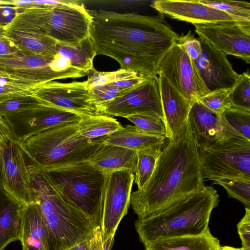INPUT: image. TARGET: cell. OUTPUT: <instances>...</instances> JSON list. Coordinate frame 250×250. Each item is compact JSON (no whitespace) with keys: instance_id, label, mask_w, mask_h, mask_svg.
<instances>
[{"instance_id":"6da1fadb","label":"cell","mask_w":250,"mask_h":250,"mask_svg":"<svg viewBox=\"0 0 250 250\" xmlns=\"http://www.w3.org/2000/svg\"><path fill=\"white\" fill-rule=\"evenodd\" d=\"M89 31L96 55L116 60L120 68L157 76V65L179 36L163 15L143 16L99 9L90 10Z\"/></svg>"},{"instance_id":"7a4b0ae2","label":"cell","mask_w":250,"mask_h":250,"mask_svg":"<svg viewBox=\"0 0 250 250\" xmlns=\"http://www.w3.org/2000/svg\"><path fill=\"white\" fill-rule=\"evenodd\" d=\"M204 176L200 148L188 120L168 139L144 187L131 192L138 218L158 213L202 190Z\"/></svg>"},{"instance_id":"3957f363","label":"cell","mask_w":250,"mask_h":250,"mask_svg":"<svg viewBox=\"0 0 250 250\" xmlns=\"http://www.w3.org/2000/svg\"><path fill=\"white\" fill-rule=\"evenodd\" d=\"M24 152L36 203L49 231V250H68L91 237L99 225L65 199L25 150Z\"/></svg>"},{"instance_id":"277c9868","label":"cell","mask_w":250,"mask_h":250,"mask_svg":"<svg viewBox=\"0 0 250 250\" xmlns=\"http://www.w3.org/2000/svg\"><path fill=\"white\" fill-rule=\"evenodd\" d=\"M219 203L217 190L205 186L158 213L138 218L135 228L144 246L159 239L200 235L209 229L211 212Z\"/></svg>"},{"instance_id":"5b68a950","label":"cell","mask_w":250,"mask_h":250,"mask_svg":"<svg viewBox=\"0 0 250 250\" xmlns=\"http://www.w3.org/2000/svg\"><path fill=\"white\" fill-rule=\"evenodd\" d=\"M78 122L47 129L26 139L22 146L42 170L89 161L106 136L87 139L80 133Z\"/></svg>"},{"instance_id":"8992f818","label":"cell","mask_w":250,"mask_h":250,"mask_svg":"<svg viewBox=\"0 0 250 250\" xmlns=\"http://www.w3.org/2000/svg\"><path fill=\"white\" fill-rule=\"evenodd\" d=\"M42 171L65 199L100 226L106 174L89 161Z\"/></svg>"},{"instance_id":"52a82bcc","label":"cell","mask_w":250,"mask_h":250,"mask_svg":"<svg viewBox=\"0 0 250 250\" xmlns=\"http://www.w3.org/2000/svg\"><path fill=\"white\" fill-rule=\"evenodd\" d=\"M91 23L88 10L76 1L33 7V28L59 42L75 43L85 39L89 36Z\"/></svg>"},{"instance_id":"ba28073f","label":"cell","mask_w":250,"mask_h":250,"mask_svg":"<svg viewBox=\"0 0 250 250\" xmlns=\"http://www.w3.org/2000/svg\"><path fill=\"white\" fill-rule=\"evenodd\" d=\"M204 178L250 180V141L232 138L200 148Z\"/></svg>"},{"instance_id":"9c48e42d","label":"cell","mask_w":250,"mask_h":250,"mask_svg":"<svg viewBox=\"0 0 250 250\" xmlns=\"http://www.w3.org/2000/svg\"><path fill=\"white\" fill-rule=\"evenodd\" d=\"M156 74L164 76L192 105L210 92L193 61L176 43L159 62Z\"/></svg>"},{"instance_id":"30bf717a","label":"cell","mask_w":250,"mask_h":250,"mask_svg":"<svg viewBox=\"0 0 250 250\" xmlns=\"http://www.w3.org/2000/svg\"><path fill=\"white\" fill-rule=\"evenodd\" d=\"M135 175L128 170L106 174L103 206L100 227L103 242L115 235L130 206Z\"/></svg>"},{"instance_id":"8fae6325","label":"cell","mask_w":250,"mask_h":250,"mask_svg":"<svg viewBox=\"0 0 250 250\" xmlns=\"http://www.w3.org/2000/svg\"><path fill=\"white\" fill-rule=\"evenodd\" d=\"M0 149L3 189L23 206L36 203L21 142L12 138Z\"/></svg>"},{"instance_id":"7c38bea8","label":"cell","mask_w":250,"mask_h":250,"mask_svg":"<svg viewBox=\"0 0 250 250\" xmlns=\"http://www.w3.org/2000/svg\"><path fill=\"white\" fill-rule=\"evenodd\" d=\"M33 97L41 104L79 114L82 117L103 114L92 103L85 82H50L39 87Z\"/></svg>"},{"instance_id":"4fadbf2b","label":"cell","mask_w":250,"mask_h":250,"mask_svg":"<svg viewBox=\"0 0 250 250\" xmlns=\"http://www.w3.org/2000/svg\"><path fill=\"white\" fill-rule=\"evenodd\" d=\"M199 38L225 55L250 63V22L223 21L194 24Z\"/></svg>"},{"instance_id":"5bb4252c","label":"cell","mask_w":250,"mask_h":250,"mask_svg":"<svg viewBox=\"0 0 250 250\" xmlns=\"http://www.w3.org/2000/svg\"><path fill=\"white\" fill-rule=\"evenodd\" d=\"M100 110L103 114L111 117L126 118L154 114L164 120L158 76L148 77L122 96L101 106Z\"/></svg>"},{"instance_id":"9a60e30c","label":"cell","mask_w":250,"mask_h":250,"mask_svg":"<svg viewBox=\"0 0 250 250\" xmlns=\"http://www.w3.org/2000/svg\"><path fill=\"white\" fill-rule=\"evenodd\" d=\"M82 117L74 112L41 104L3 118L10 127L13 138L22 142L49 128L77 123Z\"/></svg>"},{"instance_id":"2e32d148","label":"cell","mask_w":250,"mask_h":250,"mask_svg":"<svg viewBox=\"0 0 250 250\" xmlns=\"http://www.w3.org/2000/svg\"><path fill=\"white\" fill-rule=\"evenodd\" d=\"M202 52L193 62L207 88L210 92L232 89L239 75L232 68L226 55L201 38Z\"/></svg>"},{"instance_id":"e0dca14e","label":"cell","mask_w":250,"mask_h":250,"mask_svg":"<svg viewBox=\"0 0 250 250\" xmlns=\"http://www.w3.org/2000/svg\"><path fill=\"white\" fill-rule=\"evenodd\" d=\"M188 120L199 148L229 139H246L227 123L223 115L212 112L199 101L192 106Z\"/></svg>"},{"instance_id":"ac0fdd59","label":"cell","mask_w":250,"mask_h":250,"mask_svg":"<svg viewBox=\"0 0 250 250\" xmlns=\"http://www.w3.org/2000/svg\"><path fill=\"white\" fill-rule=\"evenodd\" d=\"M150 6L161 15L193 24L237 21L225 12L205 5L198 0H156Z\"/></svg>"},{"instance_id":"d6986e66","label":"cell","mask_w":250,"mask_h":250,"mask_svg":"<svg viewBox=\"0 0 250 250\" xmlns=\"http://www.w3.org/2000/svg\"><path fill=\"white\" fill-rule=\"evenodd\" d=\"M157 76L166 127V138L169 139L177 133L188 120L193 105L164 76Z\"/></svg>"},{"instance_id":"ffe728a7","label":"cell","mask_w":250,"mask_h":250,"mask_svg":"<svg viewBox=\"0 0 250 250\" xmlns=\"http://www.w3.org/2000/svg\"><path fill=\"white\" fill-rule=\"evenodd\" d=\"M19 240L22 247L31 246L41 250H49V231L37 203L23 207Z\"/></svg>"},{"instance_id":"44dd1931","label":"cell","mask_w":250,"mask_h":250,"mask_svg":"<svg viewBox=\"0 0 250 250\" xmlns=\"http://www.w3.org/2000/svg\"><path fill=\"white\" fill-rule=\"evenodd\" d=\"M137 151L119 146L103 144L89 162L105 174L121 170H128L135 174Z\"/></svg>"},{"instance_id":"7402d4cb","label":"cell","mask_w":250,"mask_h":250,"mask_svg":"<svg viewBox=\"0 0 250 250\" xmlns=\"http://www.w3.org/2000/svg\"><path fill=\"white\" fill-rule=\"evenodd\" d=\"M23 207L0 187V250L19 240Z\"/></svg>"},{"instance_id":"603a6c76","label":"cell","mask_w":250,"mask_h":250,"mask_svg":"<svg viewBox=\"0 0 250 250\" xmlns=\"http://www.w3.org/2000/svg\"><path fill=\"white\" fill-rule=\"evenodd\" d=\"M166 139L165 136L147 133L128 125L106 136L103 143L138 151L163 146Z\"/></svg>"},{"instance_id":"cb8c5ba5","label":"cell","mask_w":250,"mask_h":250,"mask_svg":"<svg viewBox=\"0 0 250 250\" xmlns=\"http://www.w3.org/2000/svg\"><path fill=\"white\" fill-rule=\"evenodd\" d=\"M144 246L145 250H219L221 245L208 229L200 235L159 239Z\"/></svg>"},{"instance_id":"d4e9b609","label":"cell","mask_w":250,"mask_h":250,"mask_svg":"<svg viewBox=\"0 0 250 250\" xmlns=\"http://www.w3.org/2000/svg\"><path fill=\"white\" fill-rule=\"evenodd\" d=\"M57 51L68 60L72 66L86 73L93 67V60L97 55L89 36L75 43L57 42Z\"/></svg>"},{"instance_id":"484cf974","label":"cell","mask_w":250,"mask_h":250,"mask_svg":"<svg viewBox=\"0 0 250 250\" xmlns=\"http://www.w3.org/2000/svg\"><path fill=\"white\" fill-rule=\"evenodd\" d=\"M78 126L81 135L90 140L108 135L123 127L116 119L106 115L83 117Z\"/></svg>"},{"instance_id":"4316f807","label":"cell","mask_w":250,"mask_h":250,"mask_svg":"<svg viewBox=\"0 0 250 250\" xmlns=\"http://www.w3.org/2000/svg\"><path fill=\"white\" fill-rule=\"evenodd\" d=\"M163 146L137 151L135 183L141 189L151 176Z\"/></svg>"},{"instance_id":"83f0119b","label":"cell","mask_w":250,"mask_h":250,"mask_svg":"<svg viewBox=\"0 0 250 250\" xmlns=\"http://www.w3.org/2000/svg\"><path fill=\"white\" fill-rule=\"evenodd\" d=\"M86 74L87 79L84 82L88 89L99 87L118 81L146 76L137 72L122 69L111 72H101L94 67L88 70Z\"/></svg>"},{"instance_id":"f1b7e54d","label":"cell","mask_w":250,"mask_h":250,"mask_svg":"<svg viewBox=\"0 0 250 250\" xmlns=\"http://www.w3.org/2000/svg\"><path fill=\"white\" fill-rule=\"evenodd\" d=\"M208 7L225 12L235 21L250 22V3L246 1L198 0Z\"/></svg>"},{"instance_id":"f546056e","label":"cell","mask_w":250,"mask_h":250,"mask_svg":"<svg viewBox=\"0 0 250 250\" xmlns=\"http://www.w3.org/2000/svg\"><path fill=\"white\" fill-rule=\"evenodd\" d=\"M212 185H219L226 190L228 196L241 202L250 208V180L240 178L222 179L213 181Z\"/></svg>"},{"instance_id":"4dcf8cb0","label":"cell","mask_w":250,"mask_h":250,"mask_svg":"<svg viewBox=\"0 0 250 250\" xmlns=\"http://www.w3.org/2000/svg\"><path fill=\"white\" fill-rule=\"evenodd\" d=\"M232 107L250 110V76L249 71L239 75L229 94Z\"/></svg>"},{"instance_id":"1f68e13d","label":"cell","mask_w":250,"mask_h":250,"mask_svg":"<svg viewBox=\"0 0 250 250\" xmlns=\"http://www.w3.org/2000/svg\"><path fill=\"white\" fill-rule=\"evenodd\" d=\"M222 115L234 130L250 141V110L231 106Z\"/></svg>"},{"instance_id":"d6a6232c","label":"cell","mask_w":250,"mask_h":250,"mask_svg":"<svg viewBox=\"0 0 250 250\" xmlns=\"http://www.w3.org/2000/svg\"><path fill=\"white\" fill-rule=\"evenodd\" d=\"M125 118L133 123L141 130L151 134L165 136L166 137V127L164 120L154 114L131 115Z\"/></svg>"},{"instance_id":"836d02e7","label":"cell","mask_w":250,"mask_h":250,"mask_svg":"<svg viewBox=\"0 0 250 250\" xmlns=\"http://www.w3.org/2000/svg\"><path fill=\"white\" fill-rule=\"evenodd\" d=\"M231 89H220L211 91L199 100L202 104L212 112L222 115L232 106L229 94Z\"/></svg>"},{"instance_id":"e575fe53","label":"cell","mask_w":250,"mask_h":250,"mask_svg":"<svg viewBox=\"0 0 250 250\" xmlns=\"http://www.w3.org/2000/svg\"><path fill=\"white\" fill-rule=\"evenodd\" d=\"M89 90L92 103L100 111L101 106L122 96L128 91L112 83L93 88Z\"/></svg>"},{"instance_id":"d590c367","label":"cell","mask_w":250,"mask_h":250,"mask_svg":"<svg viewBox=\"0 0 250 250\" xmlns=\"http://www.w3.org/2000/svg\"><path fill=\"white\" fill-rule=\"evenodd\" d=\"M40 105V102L33 96L13 99L0 104V115L4 117Z\"/></svg>"},{"instance_id":"8d00e7d4","label":"cell","mask_w":250,"mask_h":250,"mask_svg":"<svg viewBox=\"0 0 250 250\" xmlns=\"http://www.w3.org/2000/svg\"><path fill=\"white\" fill-rule=\"evenodd\" d=\"M176 43L186 51L192 61L196 60L201 54V43L191 31L186 35L178 36Z\"/></svg>"},{"instance_id":"74e56055","label":"cell","mask_w":250,"mask_h":250,"mask_svg":"<svg viewBox=\"0 0 250 250\" xmlns=\"http://www.w3.org/2000/svg\"><path fill=\"white\" fill-rule=\"evenodd\" d=\"M237 232L242 242V248L250 250V208L245 207V213L237 225Z\"/></svg>"},{"instance_id":"f35d334b","label":"cell","mask_w":250,"mask_h":250,"mask_svg":"<svg viewBox=\"0 0 250 250\" xmlns=\"http://www.w3.org/2000/svg\"><path fill=\"white\" fill-rule=\"evenodd\" d=\"M12 138L10 126L4 118L0 115V147Z\"/></svg>"},{"instance_id":"ab89813d","label":"cell","mask_w":250,"mask_h":250,"mask_svg":"<svg viewBox=\"0 0 250 250\" xmlns=\"http://www.w3.org/2000/svg\"><path fill=\"white\" fill-rule=\"evenodd\" d=\"M89 250H104L100 226L95 228L91 237Z\"/></svg>"},{"instance_id":"60d3db41","label":"cell","mask_w":250,"mask_h":250,"mask_svg":"<svg viewBox=\"0 0 250 250\" xmlns=\"http://www.w3.org/2000/svg\"><path fill=\"white\" fill-rule=\"evenodd\" d=\"M91 237L72 246L68 250H89Z\"/></svg>"},{"instance_id":"b9f144b4","label":"cell","mask_w":250,"mask_h":250,"mask_svg":"<svg viewBox=\"0 0 250 250\" xmlns=\"http://www.w3.org/2000/svg\"><path fill=\"white\" fill-rule=\"evenodd\" d=\"M114 236H112L108 238L105 241L103 242L104 250H110L113 245Z\"/></svg>"},{"instance_id":"7bdbcfd3","label":"cell","mask_w":250,"mask_h":250,"mask_svg":"<svg viewBox=\"0 0 250 250\" xmlns=\"http://www.w3.org/2000/svg\"><path fill=\"white\" fill-rule=\"evenodd\" d=\"M7 45L2 41H0V56H4L8 53Z\"/></svg>"},{"instance_id":"ee69618b","label":"cell","mask_w":250,"mask_h":250,"mask_svg":"<svg viewBox=\"0 0 250 250\" xmlns=\"http://www.w3.org/2000/svg\"><path fill=\"white\" fill-rule=\"evenodd\" d=\"M0 187L3 188L1 149L0 147Z\"/></svg>"},{"instance_id":"f6af8a7d","label":"cell","mask_w":250,"mask_h":250,"mask_svg":"<svg viewBox=\"0 0 250 250\" xmlns=\"http://www.w3.org/2000/svg\"><path fill=\"white\" fill-rule=\"evenodd\" d=\"M14 2L16 5H23L29 4L33 2V1L29 0H16V1H14Z\"/></svg>"},{"instance_id":"bcb514c9","label":"cell","mask_w":250,"mask_h":250,"mask_svg":"<svg viewBox=\"0 0 250 250\" xmlns=\"http://www.w3.org/2000/svg\"><path fill=\"white\" fill-rule=\"evenodd\" d=\"M219 250H245L242 248H235L234 247L225 246H220Z\"/></svg>"},{"instance_id":"7dc6e473","label":"cell","mask_w":250,"mask_h":250,"mask_svg":"<svg viewBox=\"0 0 250 250\" xmlns=\"http://www.w3.org/2000/svg\"><path fill=\"white\" fill-rule=\"evenodd\" d=\"M12 10L9 6H5L3 8V14L5 17L9 16L11 14H12Z\"/></svg>"},{"instance_id":"c3c4849f","label":"cell","mask_w":250,"mask_h":250,"mask_svg":"<svg viewBox=\"0 0 250 250\" xmlns=\"http://www.w3.org/2000/svg\"><path fill=\"white\" fill-rule=\"evenodd\" d=\"M22 250H41L35 247L31 246H23L22 247Z\"/></svg>"}]
</instances>
